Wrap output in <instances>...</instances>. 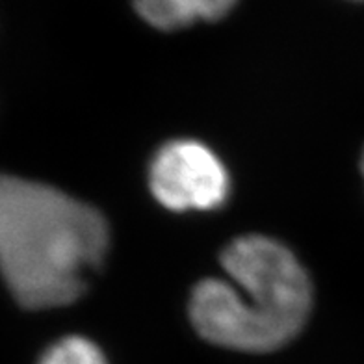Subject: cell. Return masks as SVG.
Instances as JSON below:
<instances>
[{
  "label": "cell",
  "mask_w": 364,
  "mask_h": 364,
  "mask_svg": "<svg viewBox=\"0 0 364 364\" xmlns=\"http://www.w3.org/2000/svg\"><path fill=\"white\" fill-rule=\"evenodd\" d=\"M101 212L39 182L0 175V273L26 309L69 305L108 250Z\"/></svg>",
  "instance_id": "cell-1"
},
{
  "label": "cell",
  "mask_w": 364,
  "mask_h": 364,
  "mask_svg": "<svg viewBox=\"0 0 364 364\" xmlns=\"http://www.w3.org/2000/svg\"><path fill=\"white\" fill-rule=\"evenodd\" d=\"M39 364H108L99 346L84 336H68L50 346Z\"/></svg>",
  "instance_id": "cell-5"
},
{
  "label": "cell",
  "mask_w": 364,
  "mask_h": 364,
  "mask_svg": "<svg viewBox=\"0 0 364 364\" xmlns=\"http://www.w3.org/2000/svg\"><path fill=\"white\" fill-rule=\"evenodd\" d=\"M153 196L169 210H212L229 193V175L216 154L193 139L160 147L151 164Z\"/></svg>",
  "instance_id": "cell-3"
},
{
  "label": "cell",
  "mask_w": 364,
  "mask_h": 364,
  "mask_svg": "<svg viewBox=\"0 0 364 364\" xmlns=\"http://www.w3.org/2000/svg\"><path fill=\"white\" fill-rule=\"evenodd\" d=\"M227 279L193 288L190 316L197 333L229 350L262 353L290 342L312 307L307 272L288 247L268 236L236 238L221 255Z\"/></svg>",
  "instance_id": "cell-2"
},
{
  "label": "cell",
  "mask_w": 364,
  "mask_h": 364,
  "mask_svg": "<svg viewBox=\"0 0 364 364\" xmlns=\"http://www.w3.org/2000/svg\"><path fill=\"white\" fill-rule=\"evenodd\" d=\"M132 4L145 23L164 32L186 28L201 21L190 0H132Z\"/></svg>",
  "instance_id": "cell-4"
},
{
  "label": "cell",
  "mask_w": 364,
  "mask_h": 364,
  "mask_svg": "<svg viewBox=\"0 0 364 364\" xmlns=\"http://www.w3.org/2000/svg\"><path fill=\"white\" fill-rule=\"evenodd\" d=\"M363 173H364V156H363Z\"/></svg>",
  "instance_id": "cell-7"
},
{
  "label": "cell",
  "mask_w": 364,
  "mask_h": 364,
  "mask_svg": "<svg viewBox=\"0 0 364 364\" xmlns=\"http://www.w3.org/2000/svg\"><path fill=\"white\" fill-rule=\"evenodd\" d=\"M201 21H216L229 14L238 0H190Z\"/></svg>",
  "instance_id": "cell-6"
}]
</instances>
